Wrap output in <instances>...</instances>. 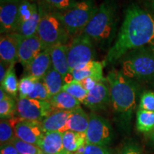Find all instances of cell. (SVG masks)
<instances>
[{"label":"cell","instance_id":"1","mask_svg":"<svg viewBox=\"0 0 154 154\" xmlns=\"http://www.w3.org/2000/svg\"><path fill=\"white\" fill-rule=\"evenodd\" d=\"M153 42L154 17L139 6L132 4L125 11L119 33L107 53L106 64L117 62L132 50Z\"/></svg>","mask_w":154,"mask_h":154},{"label":"cell","instance_id":"2","mask_svg":"<svg viewBox=\"0 0 154 154\" xmlns=\"http://www.w3.org/2000/svg\"><path fill=\"white\" fill-rule=\"evenodd\" d=\"M117 4L104 0L82 32L99 47L106 48L115 37L117 26Z\"/></svg>","mask_w":154,"mask_h":154},{"label":"cell","instance_id":"3","mask_svg":"<svg viewBox=\"0 0 154 154\" xmlns=\"http://www.w3.org/2000/svg\"><path fill=\"white\" fill-rule=\"evenodd\" d=\"M111 95V104L124 122L130 121L136 103V87L131 79L121 71H110L106 76Z\"/></svg>","mask_w":154,"mask_h":154},{"label":"cell","instance_id":"4","mask_svg":"<svg viewBox=\"0 0 154 154\" xmlns=\"http://www.w3.org/2000/svg\"><path fill=\"white\" fill-rule=\"evenodd\" d=\"M38 9L40 22L36 35L45 49H50L58 45H66L71 36L55 11L44 3L38 4Z\"/></svg>","mask_w":154,"mask_h":154},{"label":"cell","instance_id":"5","mask_svg":"<svg viewBox=\"0 0 154 154\" xmlns=\"http://www.w3.org/2000/svg\"><path fill=\"white\" fill-rule=\"evenodd\" d=\"M121 60V72L128 79L144 82L154 79V54L144 47L129 51Z\"/></svg>","mask_w":154,"mask_h":154},{"label":"cell","instance_id":"6","mask_svg":"<svg viewBox=\"0 0 154 154\" xmlns=\"http://www.w3.org/2000/svg\"><path fill=\"white\" fill-rule=\"evenodd\" d=\"M97 9L94 0H79L66 10L54 11L70 36H76L82 34Z\"/></svg>","mask_w":154,"mask_h":154},{"label":"cell","instance_id":"7","mask_svg":"<svg viewBox=\"0 0 154 154\" xmlns=\"http://www.w3.org/2000/svg\"><path fill=\"white\" fill-rule=\"evenodd\" d=\"M67 55L71 72L86 63L95 61L96 52L94 42L84 34L75 36L68 45Z\"/></svg>","mask_w":154,"mask_h":154},{"label":"cell","instance_id":"8","mask_svg":"<svg viewBox=\"0 0 154 154\" xmlns=\"http://www.w3.org/2000/svg\"><path fill=\"white\" fill-rule=\"evenodd\" d=\"M54 109L49 101L19 97L17 103V112L24 120L42 122Z\"/></svg>","mask_w":154,"mask_h":154},{"label":"cell","instance_id":"9","mask_svg":"<svg viewBox=\"0 0 154 154\" xmlns=\"http://www.w3.org/2000/svg\"><path fill=\"white\" fill-rule=\"evenodd\" d=\"M86 137V143L107 146L111 141L110 124L105 119L96 113H90Z\"/></svg>","mask_w":154,"mask_h":154},{"label":"cell","instance_id":"10","mask_svg":"<svg viewBox=\"0 0 154 154\" xmlns=\"http://www.w3.org/2000/svg\"><path fill=\"white\" fill-rule=\"evenodd\" d=\"M14 124L15 134L17 138L29 143L38 146L45 132L42 126V123L36 121L18 120L11 119Z\"/></svg>","mask_w":154,"mask_h":154},{"label":"cell","instance_id":"11","mask_svg":"<svg viewBox=\"0 0 154 154\" xmlns=\"http://www.w3.org/2000/svg\"><path fill=\"white\" fill-rule=\"evenodd\" d=\"M83 104L94 111L106 109L111 104V95L106 78L97 82L95 86L88 91Z\"/></svg>","mask_w":154,"mask_h":154},{"label":"cell","instance_id":"12","mask_svg":"<svg viewBox=\"0 0 154 154\" xmlns=\"http://www.w3.org/2000/svg\"><path fill=\"white\" fill-rule=\"evenodd\" d=\"M20 1L6 0L0 2V32L2 34L16 32Z\"/></svg>","mask_w":154,"mask_h":154},{"label":"cell","instance_id":"13","mask_svg":"<svg viewBox=\"0 0 154 154\" xmlns=\"http://www.w3.org/2000/svg\"><path fill=\"white\" fill-rule=\"evenodd\" d=\"M44 50L45 48L36 34L29 37L22 36L19 47L18 61L26 68L36 56Z\"/></svg>","mask_w":154,"mask_h":154},{"label":"cell","instance_id":"14","mask_svg":"<svg viewBox=\"0 0 154 154\" xmlns=\"http://www.w3.org/2000/svg\"><path fill=\"white\" fill-rule=\"evenodd\" d=\"M22 36L16 32L3 34L0 38V58L1 61L9 65L18 61L19 44Z\"/></svg>","mask_w":154,"mask_h":154},{"label":"cell","instance_id":"15","mask_svg":"<svg viewBox=\"0 0 154 154\" xmlns=\"http://www.w3.org/2000/svg\"><path fill=\"white\" fill-rule=\"evenodd\" d=\"M52 68L60 74L65 84L72 82L73 79L68 61V45L55 46L49 49Z\"/></svg>","mask_w":154,"mask_h":154},{"label":"cell","instance_id":"16","mask_svg":"<svg viewBox=\"0 0 154 154\" xmlns=\"http://www.w3.org/2000/svg\"><path fill=\"white\" fill-rule=\"evenodd\" d=\"M52 67L49 49H46L38 54L26 67V74L36 80H42Z\"/></svg>","mask_w":154,"mask_h":154},{"label":"cell","instance_id":"17","mask_svg":"<svg viewBox=\"0 0 154 154\" xmlns=\"http://www.w3.org/2000/svg\"><path fill=\"white\" fill-rule=\"evenodd\" d=\"M106 66L105 61H92L82 66L77 67L71 72L73 80L81 82L87 78H92L98 82L104 79L103 75V67Z\"/></svg>","mask_w":154,"mask_h":154},{"label":"cell","instance_id":"18","mask_svg":"<svg viewBox=\"0 0 154 154\" xmlns=\"http://www.w3.org/2000/svg\"><path fill=\"white\" fill-rule=\"evenodd\" d=\"M38 146L46 154H67L63 145V133L59 131L45 133Z\"/></svg>","mask_w":154,"mask_h":154},{"label":"cell","instance_id":"19","mask_svg":"<svg viewBox=\"0 0 154 154\" xmlns=\"http://www.w3.org/2000/svg\"><path fill=\"white\" fill-rule=\"evenodd\" d=\"M71 111L53 110L41 122L44 131L45 133L54 131L61 133L63 127L66 126Z\"/></svg>","mask_w":154,"mask_h":154},{"label":"cell","instance_id":"20","mask_svg":"<svg viewBox=\"0 0 154 154\" xmlns=\"http://www.w3.org/2000/svg\"><path fill=\"white\" fill-rule=\"evenodd\" d=\"M89 123V116L82 108L71 111L66 126L63 127L61 133L67 131L77 133H86Z\"/></svg>","mask_w":154,"mask_h":154},{"label":"cell","instance_id":"21","mask_svg":"<svg viewBox=\"0 0 154 154\" xmlns=\"http://www.w3.org/2000/svg\"><path fill=\"white\" fill-rule=\"evenodd\" d=\"M49 103L55 110L73 111L81 107V102L69 93L61 91L49 100Z\"/></svg>","mask_w":154,"mask_h":154},{"label":"cell","instance_id":"22","mask_svg":"<svg viewBox=\"0 0 154 154\" xmlns=\"http://www.w3.org/2000/svg\"><path fill=\"white\" fill-rule=\"evenodd\" d=\"M42 81L49 94L50 99L62 91L63 86L65 84L62 76L52 67L43 77Z\"/></svg>","mask_w":154,"mask_h":154},{"label":"cell","instance_id":"23","mask_svg":"<svg viewBox=\"0 0 154 154\" xmlns=\"http://www.w3.org/2000/svg\"><path fill=\"white\" fill-rule=\"evenodd\" d=\"M86 144V133L67 131L63 133V145L67 154H73L79 148Z\"/></svg>","mask_w":154,"mask_h":154},{"label":"cell","instance_id":"24","mask_svg":"<svg viewBox=\"0 0 154 154\" xmlns=\"http://www.w3.org/2000/svg\"><path fill=\"white\" fill-rule=\"evenodd\" d=\"M136 128L140 132L153 131L154 129V111L138 109L136 113Z\"/></svg>","mask_w":154,"mask_h":154},{"label":"cell","instance_id":"25","mask_svg":"<svg viewBox=\"0 0 154 154\" xmlns=\"http://www.w3.org/2000/svg\"><path fill=\"white\" fill-rule=\"evenodd\" d=\"M1 87L3 88L8 95L14 97L19 91V82L15 73L14 64H11L7 71L5 79L1 83Z\"/></svg>","mask_w":154,"mask_h":154},{"label":"cell","instance_id":"26","mask_svg":"<svg viewBox=\"0 0 154 154\" xmlns=\"http://www.w3.org/2000/svg\"><path fill=\"white\" fill-rule=\"evenodd\" d=\"M62 90L74 96L75 99L79 100L82 103L86 99L88 93V91L83 86L80 82L74 80L65 84L63 86Z\"/></svg>","mask_w":154,"mask_h":154},{"label":"cell","instance_id":"27","mask_svg":"<svg viewBox=\"0 0 154 154\" xmlns=\"http://www.w3.org/2000/svg\"><path fill=\"white\" fill-rule=\"evenodd\" d=\"M17 137L14 127L10 119H1L0 122V142L1 145L11 143Z\"/></svg>","mask_w":154,"mask_h":154},{"label":"cell","instance_id":"28","mask_svg":"<svg viewBox=\"0 0 154 154\" xmlns=\"http://www.w3.org/2000/svg\"><path fill=\"white\" fill-rule=\"evenodd\" d=\"M15 111H17V104L11 96L7 95L4 99L0 100L1 119H11Z\"/></svg>","mask_w":154,"mask_h":154},{"label":"cell","instance_id":"29","mask_svg":"<svg viewBox=\"0 0 154 154\" xmlns=\"http://www.w3.org/2000/svg\"><path fill=\"white\" fill-rule=\"evenodd\" d=\"M38 80L35 79L29 75H25L24 76H23L19 82V97L27 98L34 91L36 82Z\"/></svg>","mask_w":154,"mask_h":154},{"label":"cell","instance_id":"30","mask_svg":"<svg viewBox=\"0 0 154 154\" xmlns=\"http://www.w3.org/2000/svg\"><path fill=\"white\" fill-rule=\"evenodd\" d=\"M11 143L14 146L19 154H38L42 151L38 146L29 143L17 137L14 138Z\"/></svg>","mask_w":154,"mask_h":154},{"label":"cell","instance_id":"31","mask_svg":"<svg viewBox=\"0 0 154 154\" xmlns=\"http://www.w3.org/2000/svg\"><path fill=\"white\" fill-rule=\"evenodd\" d=\"M79 0H44V4L51 10L59 11L70 8Z\"/></svg>","mask_w":154,"mask_h":154},{"label":"cell","instance_id":"32","mask_svg":"<svg viewBox=\"0 0 154 154\" xmlns=\"http://www.w3.org/2000/svg\"><path fill=\"white\" fill-rule=\"evenodd\" d=\"M27 98L42 100V101H49V94L42 80H38L36 82L34 91L30 94Z\"/></svg>","mask_w":154,"mask_h":154},{"label":"cell","instance_id":"33","mask_svg":"<svg viewBox=\"0 0 154 154\" xmlns=\"http://www.w3.org/2000/svg\"><path fill=\"white\" fill-rule=\"evenodd\" d=\"M138 109L154 111V92L146 91L142 94Z\"/></svg>","mask_w":154,"mask_h":154},{"label":"cell","instance_id":"34","mask_svg":"<svg viewBox=\"0 0 154 154\" xmlns=\"http://www.w3.org/2000/svg\"><path fill=\"white\" fill-rule=\"evenodd\" d=\"M83 154H111V150L107 146L86 143Z\"/></svg>","mask_w":154,"mask_h":154},{"label":"cell","instance_id":"35","mask_svg":"<svg viewBox=\"0 0 154 154\" xmlns=\"http://www.w3.org/2000/svg\"><path fill=\"white\" fill-rule=\"evenodd\" d=\"M119 154H143V152L138 145L133 143H129L123 147Z\"/></svg>","mask_w":154,"mask_h":154},{"label":"cell","instance_id":"36","mask_svg":"<svg viewBox=\"0 0 154 154\" xmlns=\"http://www.w3.org/2000/svg\"><path fill=\"white\" fill-rule=\"evenodd\" d=\"M0 154H19V153L12 143H7L1 145Z\"/></svg>","mask_w":154,"mask_h":154},{"label":"cell","instance_id":"37","mask_svg":"<svg viewBox=\"0 0 154 154\" xmlns=\"http://www.w3.org/2000/svg\"><path fill=\"white\" fill-rule=\"evenodd\" d=\"M81 84H82L83 86L88 91H89L90 90H91L93 88L97 82H99L98 81H96V79L92 78H87L81 81Z\"/></svg>","mask_w":154,"mask_h":154},{"label":"cell","instance_id":"38","mask_svg":"<svg viewBox=\"0 0 154 154\" xmlns=\"http://www.w3.org/2000/svg\"><path fill=\"white\" fill-rule=\"evenodd\" d=\"M9 66H10V65L2 61H1V62H0V82L1 83H2L4 79H5Z\"/></svg>","mask_w":154,"mask_h":154},{"label":"cell","instance_id":"39","mask_svg":"<svg viewBox=\"0 0 154 154\" xmlns=\"http://www.w3.org/2000/svg\"><path fill=\"white\" fill-rule=\"evenodd\" d=\"M143 2L148 9L151 10L154 13V0H140Z\"/></svg>","mask_w":154,"mask_h":154},{"label":"cell","instance_id":"40","mask_svg":"<svg viewBox=\"0 0 154 154\" xmlns=\"http://www.w3.org/2000/svg\"><path fill=\"white\" fill-rule=\"evenodd\" d=\"M8 94L6 93V91L3 89L2 87L0 88V100H2L7 96Z\"/></svg>","mask_w":154,"mask_h":154},{"label":"cell","instance_id":"41","mask_svg":"<svg viewBox=\"0 0 154 154\" xmlns=\"http://www.w3.org/2000/svg\"><path fill=\"white\" fill-rule=\"evenodd\" d=\"M151 140L154 143V129H153V131H152V134H151Z\"/></svg>","mask_w":154,"mask_h":154},{"label":"cell","instance_id":"42","mask_svg":"<svg viewBox=\"0 0 154 154\" xmlns=\"http://www.w3.org/2000/svg\"><path fill=\"white\" fill-rule=\"evenodd\" d=\"M151 49H152V51H153V52L154 54V42H153V44H152V46H151Z\"/></svg>","mask_w":154,"mask_h":154},{"label":"cell","instance_id":"43","mask_svg":"<svg viewBox=\"0 0 154 154\" xmlns=\"http://www.w3.org/2000/svg\"><path fill=\"white\" fill-rule=\"evenodd\" d=\"M38 154H46V153H44V152H42V151H41V152H40V153H38Z\"/></svg>","mask_w":154,"mask_h":154},{"label":"cell","instance_id":"44","mask_svg":"<svg viewBox=\"0 0 154 154\" xmlns=\"http://www.w3.org/2000/svg\"><path fill=\"white\" fill-rule=\"evenodd\" d=\"M1 1H6V0H0V2Z\"/></svg>","mask_w":154,"mask_h":154}]
</instances>
